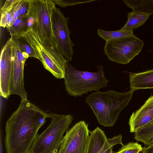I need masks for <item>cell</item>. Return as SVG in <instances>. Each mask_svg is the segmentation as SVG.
<instances>
[{
    "label": "cell",
    "instance_id": "6da1fadb",
    "mask_svg": "<svg viewBox=\"0 0 153 153\" xmlns=\"http://www.w3.org/2000/svg\"><path fill=\"white\" fill-rule=\"evenodd\" d=\"M48 118L27 100H21L7 121L5 145L7 153H29L39 129Z\"/></svg>",
    "mask_w": 153,
    "mask_h": 153
},
{
    "label": "cell",
    "instance_id": "7a4b0ae2",
    "mask_svg": "<svg viewBox=\"0 0 153 153\" xmlns=\"http://www.w3.org/2000/svg\"><path fill=\"white\" fill-rule=\"evenodd\" d=\"M133 89L125 93L111 90L92 92L87 97L85 102L93 111L98 123L104 127H112L121 111L131 99Z\"/></svg>",
    "mask_w": 153,
    "mask_h": 153
},
{
    "label": "cell",
    "instance_id": "3957f363",
    "mask_svg": "<svg viewBox=\"0 0 153 153\" xmlns=\"http://www.w3.org/2000/svg\"><path fill=\"white\" fill-rule=\"evenodd\" d=\"M50 124L42 133L37 135L29 153H58L64 134L69 129L74 117L71 115L48 114Z\"/></svg>",
    "mask_w": 153,
    "mask_h": 153
},
{
    "label": "cell",
    "instance_id": "277c9868",
    "mask_svg": "<svg viewBox=\"0 0 153 153\" xmlns=\"http://www.w3.org/2000/svg\"><path fill=\"white\" fill-rule=\"evenodd\" d=\"M97 72L76 70L67 61L64 79L65 90L68 95L82 96L93 91H97L107 87L109 81L105 77L102 65L97 67Z\"/></svg>",
    "mask_w": 153,
    "mask_h": 153
},
{
    "label": "cell",
    "instance_id": "5b68a950",
    "mask_svg": "<svg viewBox=\"0 0 153 153\" xmlns=\"http://www.w3.org/2000/svg\"><path fill=\"white\" fill-rule=\"evenodd\" d=\"M30 3L28 14L34 21L31 29L43 41L55 49L57 43L51 21L55 4L52 0H30Z\"/></svg>",
    "mask_w": 153,
    "mask_h": 153
},
{
    "label": "cell",
    "instance_id": "8992f818",
    "mask_svg": "<svg viewBox=\"0 0 153 153\" xmlns=\"http://www.w3.org/2000/svg\"><path fill=\"white\" fill-rule=\"evenodd\" d=\"M25 36L44 68L56 78H64L68 61L67 59L54 47L43 41L32 29Z\"/></svg>",
    "mask_w": 153,
    "mask_h": 153
},
{
    "label": "cell",
    "instance_id": "52a82bcc",
    "mask_svg": "<svg viewBox=\"0 0 153 153\" xmlns=\"http://www.w3.org/2000/svg\"><path fill=\"white\" fill-rule=\"evenodd\" d=\"M143 45V41L134 35L106 41L104 50L109 60L126 64L139 55Z\"/></svg>",
    "mask_w": 153,
    "mask_h": 153
},
{
    "label": "cell",
    "instance_id": "ba28073f",
    "mask_svg": "<svg viewBox=\"0 0 153 153\" xmlns=\"http://www.w3.org/2000/svg\"><path fill=\"white\" fill-rule=\"evenodd\" d=\"M69 18L64 16L60 9L55 7L51 16L52 29L56 40L57 46L55 49L68 62H71L74 52L73 47L75 45L70 38L71 30L68 26Z\"/></svg>",
    "mask_w": 153,
    "mask_h": 153
},
{
    "label": "cell",
    "instance_id": "9c48e42d",
    "mask_svg": "<svg viewBox=\"0 0 153 153\" xmlns=\"http://www.w3.org/2000/svg\"><path fill=\"white\" fill-rule=\"evenodd\" d=\"M84 120L76 123L66 132L58 153H86L90 131Z\"/></svg>",
    "mask_w": 153,
    "mask_h": 153
},
{
    "label": "cell",
    "instance_id": "30bf717a",
    "mask_svg": "<svg viewBox=\"0 0 153 153\" xmlns=\"http://www.w3.org/2000/svg\"><path fill=\"white\" fill-rule=\"evenodd\" d=\"M12 40L11 37L8 39L1 53L0 94L5 98L11 95L13 65Z\"/></svg>",
    "mask_w": 153,
    "mask_h": 153
},
{
    "label": "cell",
    "instance_id": "8fae6325",
    "mask_svg": "<svg viewBox=\"0 0 153 153\" xmlns=\"http://www.w3.org/2000/svg\"><path fill=\"white\" fill-rule=\"evenodd\" d=\"M12 45L13 65L11 94L18 95L21 100H27V94L24 86V69L25 62L29 57L20 50L18 44L13 39Z\"/></svg>",
    "mask_w": 153,
    "mask_h": 153
},
{
    "label": "cell",
    "instance_id": "7c38bea8",
    "mask_svg": "<svg viewBox=\"0 0 153 153\" xmlns=\"http://www.w3.org/2000/svg\"><path fill=\"white\" fill-rule=\"evenodd\" d=\"M153 123V96H152L131 115L128 122L130 132L135 133Z\"/></svg>",
    "mask_w": 153,
    "mask_h": 153
},
{
    "label": "cell",
    "instance_id": "4fadbf2b",
    "mask_svg": "<svg viewBox=\"0 0 153 153\" xmlns=\"http://www.w3.org/2000/svg\"><path fill=\"white\" fill-rule=\"evenodd\" d=\"M113 146L109 143L104 132L99 127L90 132L86 153H104Z\"/></svg>",
    "mask_w": 153,
    "mask_h": 153
},
{
    "label": "cell",
    "instance_id": "5bb4252c",
    "mask_svg": "<svg viewBox=\"0 0 153 153\" xmlns=\"http://www.w3.org/2000/svg\"><path fill=\"white\" fill-rule=\"evenodd\" d=\"M130 87L135 91L140 89L153 88V69L141 72L130 73Z\"/></svg>",
    "mask_w": 153,
    "mask_h": 153
},
{
    "label": "cell",
    "instance_id": "9a60e30c",
    "mask_svg": "<svg viewBox=\"0 0 153 153\" xmlns=\"http://www.w3.org/2000/svg\"><path fill=\"white\" fill-rule=\"evenodd\" d=\"M133 11L147 14H153V0H123Z\"/></svg>",
    "mask_w": 153,
    "mask_h": 153
},
{
    "label": "cell",
    "instance_id": "2e32d148",
    "mask_svg": "<svg viewBox=\"0 0 153 153\" xmlns=\"http://www.w3.org/2000/svg\"><path fill=\"white\" fill-rule=\"evenodd\" d=\"M7 29L11 37L26 35L31 29L29 24L28 16L22 17H19Z\"/></svg>",
    "mask_w": 153,
    "mask_h": 153
},
{
    "label": "cell",
    "instance_id": "e0dca14e",
    "mask_svg": "<svg viewBox=\"0 0 153 153\" xmlns=\"http://www.w3.org/2000/svg\"><path fill=\"white\" fill-rule=\"evenodd\" d=\"M128 20L125 25L120 30H133L143 25L150 15L134 11L127 13Z\"/></svg>",
    "mask_w": 153,
    "mask_h": 153
},
{
    "label": "cell",
    "instance_id": "ac0fdd59",
    "mask_svg": "<svg viewBox=\"0 0 153 153\" xmlns=\"http://www.w3.org/2000/svg\"><path fill=\"white\" fill-rule=\"evenodd\" d=\"M97 33L99 36L106 41L110 39L127 37L134 35L133 30L120 29L108 31L99 28Z\"/></svg>",
    "mask_w": 153,
    "mask_h": 153
},
{
    "label": "cell",
    "instance_id": "d6986e66",
    "mask_svg": "<svg viewBox=\"0 0 153 153\" xmlns=\"http://www.w3.org/2000/svg\"><path fill=\"white\" fill-rule=\"evenodd\" d=\"M11 37L18 44L20 50L27 53L29 57H33L40 61L25 35L20 36H14Z\"/></svg>",
    "mask_w": 153,
    "mask_h": 153
},
{
    "label": "cell",
    "instance_id": "ffe728a7",
    "mask_svg": "<svg viewBox=\"0 0 153 153\" xmlns=\"http://www.w3.org/2000/svg\"><path fill=\"white\" fill-rule=\"evenodd\" d=\"M153 137V123L134 133V138L137 142L148 146L150 139Z\"/></svg>",
    "mask_w": 153,
    "mask_h": 153
},
{
    "label": "cell",
    "instance_id": "44dd1931",
    "mask_svg": "<svg viewBox=\"0 0 153 153\" xmlns=\"http://www.w3.org/2000/svg\"><path fill=\"white\" fill-rule=\"evenodd\" d=\"M19 1V0L10 10L1 12L0 26L7 28L10 27L15 10Z\"/></svg>",
    "mask_w": 153,
    "mask_h": 153
},
{
    "label": "cell",
    "instance_id": "7402d4cb",
    "mask_svg": "<svg viewBox=\"0 0 153 153\" xmlns=\"http://www.w3.org/2000/svg\"><path fill=\"white\" fill-rule=\"evenodd\" d=\"M143 147L137 142H129L124 145L115 153H139L141 152Z\"/></svg>",
    "mask_w": 153,
    "mask_h": 153
},
{
    "label": "cell",
    "instance_id": "603a6c76",
    "mask_svg": "<svg viewBox=\"0 0 153 153\" xmlns=\"http://www.w3.org/2000/svg\"><path fill=\"white\" fill-rule=\"evenodd\" d=\"M55 4L59 7L64 8L68 6H72L79 4L90 3L96 1L95 0H52Z\"/></svg>",
    "mask_w": 153,
    "mask_h": 153
},
{
    "label": "cell",
    "instance_id": "cb8c5ba5",
    "mask_svg": "<svg viewBox=\"0 0 153 153\" xmlns=\"http://www.w3.org/2000/svg\"><path fill=\"white\" fill-rule=\"evenodd\" d=\"M30 9V0H21L19 9V17H22L28 16Z\"/></svg>",
    "mask_w": 153,
    "mask_h": 153
},
{
    "label": "cell",
    "instance_id": "d4e9b609",
    "mask_svg": "<svg viewBox=\"0 0 153 153\" xmlns=\"http://www.w3.org/2000/svg\"><path fill=\"white\" fill-rule=\"evenodd\" d=\"M19 0H7L1 9L0 12L11 9Z\"/></svg>",
    "mask_w": 153,
    "mask_h": 153
},
{
    "label": "cell",
    "instance_id": "484cf974",
    "mask_svg": "<svg viewBox=\"0 0 153 153\" xmlns=\"http://www.w3.org/2000/svg\"><path fill=\"white\" fill-rule=\"evenodd\" d=\"M142 153H153V143L142 148Z\"/></svg>",
    "mask_w": 153,
    "mask_h": 153
},
{
    "label": "cell",
    "instance_id": "4316f807",
    "mask_svg": "<svg viewBox=\"0 0 153 153\" xmlns=\"http://www.w3.org/2000/svg\"><path fill=\"white\" fill-rule=\"evenodd\" d=\"M0 153H4L3 143L2 132L1 129H0Z\"/></svg>",
    "mask_w": 153,
    "mask_h": 153
},
{
    "label": "cell",
    "instance_id": "83f0119b",
    "mask_svg": "<svg viewBox=\"0 0 153 153\" xmlns=\"http://www.w3.org/2000/svg\"><path fill=\"white\" fill-rule=\"evenodd\" d=\"M4 97L0 95V114L1 115V112L3 111V107H4V101L3 99V98Z\"/></svg>",
    "mask_w": 153,
    "mask_h": 153
},
{
    "label": "cell",
    "instance_id": "f1b7e54d",
    "mask_svg": "<svg viewBox=\"0 0 153 153\" xmlns=\"http://www.w3.org/2000/svg\"><path fill=\"white\" fill-rule=\"evenodd\" d=\"M112 147H111L108 148L104 153H112Z\"/></svg>",
    "mask_w": 153,
    "mask_h": 153
},
{
    "label": "cell",
    "instance_id": "f546056e",
    "mask_svg": "<svg viewBox=\"0 0 153 153\" xmlns=\"http://www.w3.org/2000/svg\"><path fill=\"white\" fill-rule=\"evenodd\" d=\"M152 143H153V137L150 139V140L149 141L148 143V146Z\"/></svg>",
    "mask_w": 153,
    "mask_h": 153
}]
</instances>
